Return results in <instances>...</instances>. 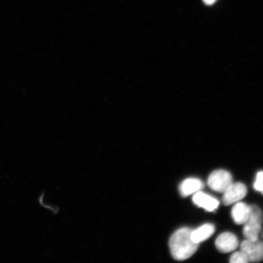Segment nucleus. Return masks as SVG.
Masks as SVG:
<instances>
[{"label":"nucleus","instance_id":"0eeeda50","mask_svg":"<svg viewBox=\"0 0 263 263\" xmlns=\"http://www.w3.org/2000/svg\"><path fill=\"white\" fill-rule=\"evenodd\" d=\"M193 200L197 206L202 207L208 212H213L219 204L218 200L202 192H196L193 196Z\"/></svg>","mask_w":263,"mask_h":263},{"label":"nucleus","instance_id":"f8f14e48","mask_svg":"<svg viewBox=\"0 0 263 263\" xmlns=\"http://www.w3.org/2000/svg\"><path fill=\"white\" fill-rule=\"evenodd\" d=\"M254 188L256 191L263 194V172H259L257 174L254 183Z\"/></svg>","mask_w":263,"mask_h":263},{"label":"nucleus","instance_id":"f03ea898","mask_svg":"<svg viewBox=\"0 0 263 263\" xmlns=\"http://www.w3.org/2000/svg\"><path fill=\"white\" fill-rule=\"evenodd\" d=\"M262 212L257 205H250V213L248 220L245 223L243 234L247 239L257 241L261 230Z\"/></svg>","mask_w":263,"mask_h":263},{"label":"nucleus","instance_id":"7ed1b4c3","mask_svg":"<svg viewBox=\"0 0 263 263\" xmlns=\"http://www.w3.org/2000/svg\"><path fill=\"white\" fill-rule=\"evenodd\" d=\"M232 183L231 174L223 170L215 171L210 174L208 179L210 188L218 193H224Z\"/></svg>","mask_w":263,"mask_h":263},{"label":"nucleus","instance_id":"f257e3e1","mask_svg":"<svg viewBox=\"0 0 263 263\" xmlns=\"http://www.w3.org/2000/svg\"><path fill=\"white\" fill-rule=\"evenodd\" d=\"M192 229L183 228L174 232L170 239L169 246L174 259L183 261L189 259L196 252L199 244L191 238Z\"/></svg>","mask_w":263,"mask_h":263},{"label":"nucleus","instance_id":"39448f33","mask_svg":"<svg viewBox=\"0 0 263 263\" xmlns=\"http://www.w3.org/2000/svg\"><path fill=\"white\" fill-rule=\"evenodd\" d=\"M247 194V188L245 184L238 182L232 185L223 193L222 200L226 205H232L244 198Z\"/></svg>","mask_w":263,"mask_h":263},{"label":"nucleus","instance_id":"1a4fd4ad","mask_svg":"<svg viewBox=\"0 0 263 263\" xmlns=\"http://www.w3.org/2000/svg\"><path fill=\"white\" fill-rule=\"evenodd\" d=\"M215 232V226L211 223H205L196 230H193L191 233V238L194 242L199 244L211 237Z\"/></svg>","mask_w":263,"mask_h":263},{"label":"nucleus","instance_id":"ddd939ff","mask_svg":"<svg viewBox=\"0 0 263 263\" xmlns=\"http://www.w3.org/2000/svg\"><path fill=\"white\" fill-rule=\"evenodd\" d=\"M203 1L205 3V4L211 5H213V3L216 1V0H203Z\"/></svg>","mask_w":263,"mask_h":263},{"label":"nucleus","instance_id":"6e6552de","mask_svg":"<svg viewBox=\"0 0 263 263\" xmlns=\"http://www.w3.org/2000/svg\"><path fill=\"white\" fill-rule=\"evenodd\" d=\"M204 186L201 180L197 178H189L183 180L179 186L181 195L187 197L193 193L199 192Z\"/></svg>","mask_w":263,"mask_h":263},{"label":"nucleus","instance_id":"423d86ee","mask_svg":"<svg viewBox=\"0 0 263 263\" xmlns=\"http://www.w3.org/2000/svg\"><path fill=\"white\" fill-rule=\"evenodd\" d=\"M217 249L222 253H229L237 249L239 242L237 237L230 232L222 233L215 242Z\"/></svg>","mask_w":263,"mask_h":263},{"label":"nucleus","instance_id":"20e7f679","mask_svg":"<svg viewBox=\"0 0 263 263\" xmlns=\"http://www.w3.org/2000/svg\"><path fill=\"white\" fill-rule=\"evenodd\" d=\"M241 251L249 262H259L263 259V241L246 239L241 245Z\"/></svg>","mask_w":263,"mask_h":263},{"label":"nucleus","instance_id":"9d476101","mask_svg":"<svg viewBox=\"0 0 263 263\" xmlns=\"http://www.w3.org/2000/svg\"><path fill=\"white\" fill-rule=\"evenodd\" d=\"M250 213V206L244 202H238L233 206L232 216L233 221L237 224H245Z\"/></svg>","mask_w":263,"mask_h":263},{"label":"nucleus","instance_id":"9b49d317","mask_svg":"<svg viewBox=\"0 0 263 263\" xmlns=\"http://www.w3.org/2000/svg\"><path fill=\"white\" fill-rule=\"evenodd\" d=\"M230 262L231 263H246L249 261L244 253L241 251L234 253L230 257Z\"/></svg>","mask_w":263,"mask_h":263}]
</instances>
